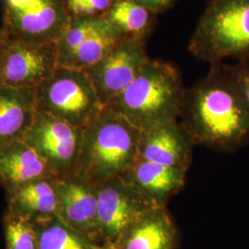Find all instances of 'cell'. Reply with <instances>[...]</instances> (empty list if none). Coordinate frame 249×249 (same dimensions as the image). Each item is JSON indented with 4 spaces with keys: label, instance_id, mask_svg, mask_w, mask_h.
<instances>
[{
    "label": "cell",
    "instance_id": "15",
    "mask_svg": "<svg viewBox=\"0 0 249 249\" xmlns=\"http://www.w3.org/2000/svg\"><path fill=\"white\" fill-rule=\"evenodd\" d=\"M177 241L178 229L165 206L143 215L109 246L113 249H175Z\"/></svg>",
    "mask_w": 249,
    "mask_h": 249
},
{
    "label": "cell",
    "instance_id": "22",
    "mask_svg": "<svg viewBox=\"0 0 249 249\" xmlns=\"http://www.w3.org/2000/svg\"><path fill=\"white\" fill-rule=\"evenodd\" d=\"M115 0H65L71 18H106Z\"/></svg>",
    "mask_w": 249,
    "mask_h": 249
},
{
    "label": "cell",
    "instance_id": "5",
    "mask_svg": "<svg viewBox=\"0 0 249 249\" xmlns=\"http://www.w3.org/2000/svg\"><path fill=\"white\" fill-rule=\"evenodd\" d=\"M37 111L84 128L98 116L104 105L87 72L58 66L36 89Z\"/></svg>",
    "mask_w": 249,
    "mask_h": 249
},
{
    "label": "cell",
    "instance_id": "13",
    "mask_svg": "<svg viewBox=\"0 0 249 249\" xmlns=\"http://www.w3.org/2000/svg\"><path fill=\"white\" fill-rule=\"evenodd\" d=\"M193 146L182 124L174 120L141 131L139 157L187 173Z\"/></svg>",
    "mask_w": 249,
    "mask_h": 249
},
{
    "label": "cell",
    "instance_id": "26",
    "mask_svg": "<svg viewBox=\"0 0 249 249\" xmlns=\"http://www.w3.org/2000/svg\"><path fill=\"white\" fill-rule=\"evenodd\" d=\"M98 249H113V248L109 245H102L99 247Z\"/></svg>",
    "mask_w": 249,
    "mask_h": 249
},
{
    "label": "cell",
    "instance_id": "17",
    "mask_svg": "<svg viewBox=\"0 0 249 249\" xmlns=\"http://www.w3.org/2000/svg\"><path fill=\"white\" fill-rule=\"evenodd\" d=\"M37 112L36 89L0 83V148L22 140Z\"/></svg>",
    "mask_w": 249,
    "mask_h": 249
},
{
    "label": "cell",
    "instance_id": "25",
    "mask_svg": "<svg viewBox=\"0 0 249 249\" xmlns=\"http://www.w3.org/2000/svg\"><path fill=\"white\" fill-rule=\"evenodd\" d=\"M9 41H10V37L8 35V33L1 27L0 28V74H1V70H2L4 55H5L6 50L8 48Z\"/></svg>",
    "mask_w": 249,
    "mask_h": 249
},
{
    "label": "cell",
    "instance_id": "9",
    "mask_svg": "<svg viewBox=\"0 0 249 249\" xmlns=\"http://www.w3.org/2000/svg\"><path fill=\"white\" fill-rule=\"evenodd\" d=\"M101 245H112L134 222L159 208L121 177L96 186Z\"/></svg>",
    "mask_w": 249,
    "mask_h": 249
},
{
    "label": "cell",
    "instance_id": "2",
    "mask_svg": "<svg viewBox=\"0 0 249 249\" xmlns=\"http://www.w3.org/2000/svg\"><path fill=\"white\" fill-rule=\"evenodd\" d=\"M185 92L181 73L176 66L150 58L131 84L107 107L144 131L178 120Z\"/></svg>",
    "mask_w": 249,
    "mask_h": 249
},
{
    "label": "cell",
    "instance_id": "1",
    "mask_svg": "<svg viewBox=\"0 0 249 249\" xmlns=\"http://www.w3.org/2000/svg\"><path fill=\"white\" fill-rule=\"evenodd\" d=\"M209 72L186 89L180 116L194 145L233 152L249 142V104L231 65H210Z\"/></svg>",
    "mask_w": 249,
    "mask_h": 249
},
{
    "label": "cell",
    "instance_id": "24",
    "mask_svg": "<svg viewBox=\"0 0 249 249\" xmlns=\"http://www.w3.org/2000/svg\"><path fill=\"white\" fill-rule=\"evenodd\" d=\"M144 7L151 9L155 14H160L165 12L172 8L178 0H135Z\"/></svg>",
    "mask_w": 249,
    "mask_h": 249
},
{
    "label": "cell",
    "instance_id": "18",
    "mask_svg": "<svg viewBox=\"0 0 249 249\" xmlns=\"http://www.w3.org/2000/svg\"><path fill=\"white\" fill-rule=\"evenodd\" d=\"M56 209V178L37 179L7 193L6 211L33 223L55 217Z\"/></svg>",
    "mask_w": 249,
    "mask_h": 249
},
{
    "label": "cell",
    "instance_id": "8",
    "mask_svg": "<svg viewBox=\"0 0 249 249\" xmlns=\"http://www.w3.org/2000/svg\"><path fill=\"white\" fill-rule=\"evenodd\" d=\"M22 141L46 161L55 178H68L76 174L82 128L58 117L37 112Z\"/></svg>",
    "mask_w": 249,
    "mask_h": 249
},
{
    "label": "cell",
    "instance_id": "10",
    "mask_svg": "<svg viewBox=\"0 0 249 249\" xmlns=\"http://www.w3.org/2000/svg\"><path fill=\"white\" fill-rule=\"evenodd\" d=\"M147 42L124 39L100 62L86 71L104 106L126 89L150 60Z\"/></svg>",
    "mask_w": 249,
    "mask_h": 249
},
{
    "label": "cell",
    "instance_id": "14",
    "mask_svg": "<svg viewBox=\"0 0 249 249\" xmlns=\"http://www.w3.org/2000/svg\"><path fill=\"white\" fill-rule=\"evenodd\" d=\"M120 177L152 202L165 207L186 186L187 173L138 157Z\"/></svg>",
    "mask_w": 249,
    "mask_h": 249
},
{
    "label": "cell",
    "instance_id": "12",
    "mask_svg": "<svg viewBox=\"0 0 249 249\" xmlns=\"http://www.w3.org/2000/svg\"><path fill=\"white\" fill-rule=\"evenodd\" d=\"M56 216L100 246L97 187L80 174L56 178Z\"/></svg>",
    "mask_w": 249,
    "mask_h": 249
},
{
    "label": "cell",
    "instance_id": "7",
    "mask_svg": "<svg viewBox=\"0 0 249 249\" xmlns=\"http://www.w3.org/2000/svg\"><path fill=\"white\" fill-rule=\"evenodd\" d=\"M124 39L107 18H71L56 43L58 66L86 71Z\"/></svg>",
    "mask_w": 249,
    "mask_h": 249
},
{
    "label": "cell",
    "instance_id": "11",
    "mask_svg": "<svg viewBox=\"0 0 249 249\" xmlns=\"http://www.w3.org/2000/svg\"><path fill=\"white\" fill-rule=\"evenodd\" d=\"M58 67L56 44H37L10 38L4 55L0 83L36 89Z\"/></svg>",
    "mask_w": 249,
    "mask_h": 249
},
{
    "label": "cell",
    "instance_id": "16",
    "mask_svg": "<svg viewBox=\"0 0 249 249\" xmlns=\"http://www.w3.org/2000/svg\"><path fill=\"white\" fill-rule=\"evenodd\" d=\"M55 178L30 145L17 140L0 148V185L10 192L37 179Z\"/></svg>",
    "mask_w": 249,
    "mask_h": 249
},
{
    "label": "cell",
    "instance_id": "4",
    "mask_svg": "<svg viewBox=\"0 0 249 249\" xmlns=\"http://www.w3.org/2000/svg\"><path fill=\"white\" fill-rule=\"evenodd\" d=\"M188 50L210 65L249 61V0H209Z\"/></svg>",
    "mask_w": 249,
    "mask_h": 249
},
{
    "label": "cell",
    "instance_id": "3",
    "mask_svg": "<svg viewBox=\"0 0 249 249\" xmlns=\"http://www.w3.org/2000/svg\"><path fill=\"white\" fill-rule=\"evenodd\" d=\"M141 130L124 116L105 106L82 128V143L76 174L95 186L120 177L139 157Z\"/></svg>",
    "mask_w": 249,
    "mask_h": 249
},
{
    "label": "cell",
    "instance_id": "6",
    "mask_svg": "<svg viewBox=\"0 0 249 249\" xmlns=\"http://www.w3.org/2000/svg\"><path fill=\"white\" fill-rule=\"evenodd\" d=\"M2 1V28L12 39L56 44L71 20L65 0Z\"/></svg>",
    "mask_w": 249,
    "mask_h": 249
},
{
    "label": "cell",
    "instance_id": "19",
    "mask_svg": "<svg viewBox=\"0 0 249 249\" xmlns=\"http://www.w3.org/2000/svg\"><path fill=\"white\" fill-rule=\"evenodd\" d=\"M106 18L125 39L147 42L156 22L157 14L135 0H115Z\"/></svg>",
    "mask_w": 249,
    "mask_h": 249
},
{
    "label": "cell",
    "instance_id": "20",
    "mask_svg": "<svg viewBox=\"0 0 249 249\" xmlns=\"http://www.w3.org/2000/svg\"><path fill=\"white\" fill-rule=\"evenodd\" d=\"M36 224L39 231V249H98L100 247L63 223L57 216Z\"/></svg>",
    "mask_w": 249,
    "mask_h": 249
},
{
    "label": "cell",
    "instance_id": "21",
    "mask_svg": "<svg viewBox=\"0 0 249 249\" xmlns=\"http://www.w3.org/2000/svg\"><path fill=\"white\" fill-rule=\"evenodd\" d=\"M3 227L6 249H39V231L36 223L6 211Z\"/></svg>",
    "mask_w": 249,
    "mask_h": 249
},
{
    "label": "cell",
    "instance_id": "23",
    "mask_svg": "<svg viewBox=\"0 0 249 249\" xmlns=\"http://www.w3.org/2000/svg\"><path fill=\"white\" fill-rule=\"evenodd\" d=\"M231 69L244 96L249 104V61L231 65Z\"/></svg>",
    "mask_w": 249,
    "mask_h": 249
}]
</instances>
